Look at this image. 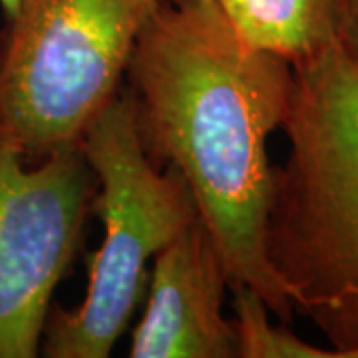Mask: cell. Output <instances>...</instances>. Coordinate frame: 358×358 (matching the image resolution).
<instances>
[{
	"instance_id": "7",
	"label": "cell",
	"mask_w": 358,
	"mask_h": 358,
	"mask_svg": "<svg viewBox=\"0 0 358 358\" xmlns=\"http://www.w3.org/2000/svg\"><path fill=\"white\" fill-rule=\"evenodd\" d=\"M251 48L293 66L334 44L327 0H213Z\"/></svg>"
},
{
	"instance_id": "4",
	"label": "cell",
	"mask_w": 358,
	"mask_h": 358,
	"mask_svg": "<svg viewBox=\"0 0 358 358\" xmlns=\"http://www.w3.org/2000/svg\"><path fill=\"white\" fill-rule=\"evenodd\" d=\"M80 148L98 181L92 209L103 239L82 305L52 307L40 343L48 358L110 357L140 301L148 261L199 217L183 176L169 166L162 171L145 152L126 92L96 117Z\"/></svg>"
},
{
	"instance_id": "2",
	"label": "cell",
	"mask_w": 358,
	"mask_h": 358,
	"mask_svg": "<svg viewBox=\"0 0 358 358\" xmlns=\"http://www.w3.org/2000/svg\"><path fill=\"white\" fill-rule=\"evenodd\" d=\"M265 227L268 265L333 345L358 358V66L336 46L293 64Z\"/></svg>"
},
{
	"instance_id": "1",
	"label": "cell",
	"mask_w": 358,
	"mask_h": 358,
	"mask_svg": "<svg viewBox=\"0 0 358 358\" xmlns=\"http://www.w3.org/2000/svg\"><path fill=\"white\" fill-rule=\"evenodd\" d=\"M126 90L152 162L176 167L217 245L229 287H247L282 322L294 307L265 253L293 66L235 34L213 0H162L129 58Z\"/></svg>"
},
{
	"instance_id": "5",
	"label": "cell",
	"mask_w": 358,
	"mask_h": 358,
	"mask_svg": "<svg viewBox=\"0 0 358 358\" xmlns=\"http://www.w3.org/2000/svg\"><path fill=\"white\" fill-rule=\"evenodd\" d=\"M96 187L80 145L28 166L0 141V358L40 355L52 296L76 257Z\"/></svg>"
},
{
	"instance_id": "8",
	"label": "cell",
	"mask_w": 358,
	"mask_h": 358,
	"mask_svg": "<svg viewBox=\"0 0 358 358\" xmlns=\"http://www.w3.org/2000/svg\"><path fill=\"white\" fill-rule=\"evenodd\" d=\"M237 358H333L324 350L301 341L287 327L268 320L265 301L247 287H233Z\"/></svg>"
},
{
	"instance_id": "3",
	"label": "cell",
	"mask_w": 358,
	"mask_h": 358,
	"mask_svg": "<svg viewBox=\"0 0 358 358\" xmlns=\"http://www.w3.org/2000/svg\"><path fill=\"white\" fill-rule=\"evenodd\" d=\"M159 2L20 0L0 42V141L26 159L80 145Z\"/></svg>"
},
{
	"instance_id": "9",
	"label": "cell",
	"mask_w": 358,
	"mask_h": 358,
	"mask_svg": "<svg viewBox=\"0 0 358 358\" xmlns=\"http://www.w3.org/2000/svg\"><path fill=\"white\" fill-rule=\"evenodd\" d=\"M334 46L358 66V0H327Z\"/></svg>"
},
{
	"instance_id": "10",
	"label": "cell",
	"mask_w": 358,
	"mask_h": 358,
	"mask_svg": "<svg viewBox=\"0 0 358 358\" xmlns=\"http://www.w3.org/2000/svg\"><path fill=\"white\" fill-rule=\"evenodd\" d=\"M18 2H20V0H0V8H2V13H4L6 18L13 16L14 10H16V6H18Z\"/></svg>"
},
{
	"instance_id": "6",
	"label": "cell",
	"mask_w": 358,
	"mask_h": 358,
	"mask_svg": "<svg viewBox=\"0 0 358 358\" xmlns=\"http://www.w3.org/2000/svg\"><path fill=\"white\" fill-rule=\"evenodd\" d=\"M229 277L201 217L154 257L131 358H237L235 322L223 317Z\"/></svg>"
}]
</instances>
